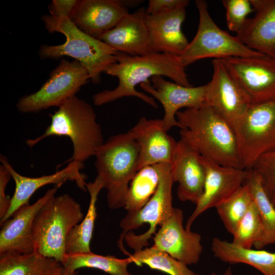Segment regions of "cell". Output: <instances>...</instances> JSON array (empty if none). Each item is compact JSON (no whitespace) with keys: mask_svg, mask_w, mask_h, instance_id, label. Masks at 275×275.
<instances>
[{"mask_svg":"<svg viewBox=\"0 0 275 275\" xmlns=\"http://www.w3.org/2000/svg\"><path fill=\"white\" fill-rule=\"evenodd\" d=\"M117 58V62L109 66L105 73L117 77L118 85L113 90H103L94 95L95 105L101 106L124 97H135L156 108L158 105L152 97L135 89L136 86L150 81L149 78L154 76H167L179 85L191 86L179 56L156 52L131 56L118 52Z\"/></svg>","mask_w":275,"mask_h":275,"instance_id":"obj_1","label":"cell"},{"mask_svg":"<svg viewBox=\"0 0 275 275\" xmlns=\"http://www.w3.org/2000/svg\"><path fill=\"white\" fill-rule=\"evenodd\" d=\"M180 140L201 156L219 164L242 169L235 132L209 105L179 111Z\"/></svg>","mask_w":275,"mask_h":275,"instance_id":"obj_2","label":"cell"},{"mask_svg":"<svg viewBox=\"0 0 275 275\" xmlns=\"http://www.w3.org/2000/svg\"><path fill=\"white\" fill-rule=\"evenodd\" d=\"M42 20L49 33H60L66 41L59 45H42L39 50L41 59L71 57L86 69L90 80L95 84L100 82L101 74L117 62L118 51L80 30L69 18L44 15Z\"/></svg>","mask_w":275,"mask_h":275,"instance_id":"obj_3","label":"cell"},{"mask_svg":"<svg viewBox=\"0 0 275 275\" xmlns=\"http://www.w3.org/2000/svg\"><path fill=\"white\" fill-rule=\"evenodd\" d=\"M50 117V124L44 133L27 140V146L32 148L49 136H66L70 139L73 148V155L68 161L84 163L94 156L97 148L104 142L92 106L76 95L66 100Z\"/></svg>","mask_w":275,"mask_h":275,"instance_id":"obj_4","label":"cell"},{"mask_svg":"<svg viewBox=\"0 0 275 275\" xmlns=\"http://www.w3.org/2000/svg\"><path fill=\"white\" fill-rule=\"evenodd\" d=\"M140 146L129 131L109 137L96 150L95 167L107 190L108 206L124 207L129 184L139 170Z\"/></svg>","mask_w":275,"mask_h":275,"instance_id":"obj_5","label":"cell"},{"mask_svg":"<svg viewBox=\"0 0 275 275\" xmlns=\"http://www.w3.org/2000/svg\"><path fill=\"white\" fill-rule=\"evenodd\" d=\"M84 215L79 203L66 194L49 199L37 212L32 227L35 251L63 261L68 236Z\"/></svg>","mask_w":275,"mask_h":275,"instance_id":"obj_6","label":"cell"},{"mask_svg":"<svg viewBox=\"0 0 275 275\" xmlns=\"http://www.w3.org/2000/svg\"><path fill=\"white\" fill-rule=\"evenodd\" d=\"M174 182L171 166L162 174L157 188L149 201L141 209L128 212L122 219L120 226L122 232L117 243L125 255L130 254L124 248V240L134 251L143 249L156 233L157 226L170 216L174 208L172 195Z\"/></svg>","mask_w":275,"mask_h":275,"instance_id":"obj_7","label":"cell"},{"mask_svg":"<svg viewBox=\"0 0 275 275\" xmlns=\"http://www.w3.org/2000/svg\"><path fill=\"white\" fill-rule=\"evenodd\" d=\"M195 4L199 18L197 32L179 56L185 68L206 58L224 59L229 57H255L261 54L249 48L236 36H231L219 28L210 16L206 1L196 0Z\"/></svg>","mask_w":275,"mask_h":275,"instance_id":"obj_8","label":"cell"},{"mask_svg":"<svg viewBox=\"0 0 275 275\" xmlns=\"http://www.w3.org/2000/svg\"><path fill=\"white\" fill-rule=\"evenodd\" d=\"M242 167L253 169L275 147V98L251 104L234 128Z\"/></svg>","mask_w":275,"mask_h":275,"instance_id":"obj_9","label":"cell"},{"mask_svg":"<svg viewBox=\"0 0 275 275\" xmlns=\"http://www.w3.org/2000/svg\"><path fill=\"white\" fill-rule=\"evenodd\" d=\"M89 80L87 71L79 62L62 59L38 91L19 99L17 109L22 113H30L59 107L66 100L76 95Z\"/></svg>","mask_w":275,"mask_h":275,"instance_id":"obj_10","label":"cell"},{"mask_svg":"<svg viewBox=\"0 0 275 275\" xmlns=\"http://www.w3.org/2000/svg\"><path fill=\"white\" fill-rule=\"evenodd\" d=\"M213 74L206 84V104L233 129L244 115L251 100L223 59L212 61Z\"/></svg>","mask_w":275,"mask_h":275,"instance_id":"obj_11","label":"cell"},{"mask_svg":"<svg viewBox=\"0 0 275 275\" xmlns=\"http://www.w3.org/2000/svg\"><path fill=\"white\" fill-rule=\"evenodd\" d=\"M223 60L252 104L275 98V58L261 53Z\"/></svg>","mask_w":275,"mask_h":275,"instance_id":"obj_12","label":"cell"},{"mask_svg":"<svg viewBox=\"0 0 275 275\" xmlns=\"http://www.w3.org/2000/svg\"><path fill=\"white\" fill-rule=\"evenodd\" d=\"M200 160L205 169L204 188L187 221V230H191L193 223L202 213L231 197L243 184L249 174V170L222 166L201 155Z\"/></svg>","mask_w":275,"mask_h":275,"instance_id":"obj_13","label":"cell"},{"mask_svg":"<svg viewBox=\"0 0 275 275\" xmlns=\"http://www.w3.org/2000/svg\"><path fill=\"white\" fill-rule=\"evenodd\" d=\"M0 161L9 171L15 184L14 194L11 198L9 209L1 221V225L10 218L21 207L29 204L33 195L44 186L54 184L59 187L66 181H70L74 182L81 190H87L86 180L87 177L81 172L84 167L83 163L70 161L64 168L57 170L53 174L38 177H29L18 173L4 155L1 154Z\"/></svg>","mask_w":275,"mask_h":275,"instance_id":"obj_14","label":"cell"},{"mask_svg":"<svg viewBox=\"0 0 275 275\" xmlns=\"http://www.w3.org/2000/svg\"><path fill=\"white\" fill-rule=\"evenodd\" d=\"M140 87L162 104L164 109L162 120L167 131L173 127L181 128L176 118L180 109L199 108L206 104V84L185 87L156 75Z\"/></svg>","mask_w":275,"mask_h":275,"instance_id":"obj_15","label":"cell"},{"mask_svg":"<svg viewBox=\"0 0 275 275\" xmlns=\"http://www.w3.org/2000/svg\"><path fill=\"white\" fill-rule=\"evenodd\" d=\"M183 213L174 208L153 237L152 246L166 252L186 265L197 263L203 251L201 235L183 227Z\"/></svg>","mask_w":275,"mask_h":275,"instance_id":"obj_16","label":"cell"},{"mask_svg":"<svg viewBox=\"0 0 275 275\" xmlns=\"http://www.w3.org/2000/svg\"><path fill=\"white\" fill-rule=\"evenodd\" d=\"M59 187L49 189L32 204L21 207L3 223L0 231V257L33 253L35 247L32 227L36 215L51 198L56 195Z\"/></svg>","mask_w":275,"mask_h":275,"instance_id":"obj_17","label":"cell"},{"mask_svg":"<svg viewBox=\"0 0 275 275\" xmlns=\"http://www.w3.org/2000/svg\"><path fill=\"white\" fill-rule=\"evenodd\" d=\"M129 131L140 146L139 170L157 163L172 164L178 141L168 133L162 119L141 117Z\"/></svg>","mask_w":275,"mask_h":275,"instance_id":"obj_18","label":"cell"},{"mask_svg":"<svg viewBox=\"0 0 275 275\" xmlns=\"http://www.w3.org/2000/svg\"><path fill=\"white\" fill-rule=\"evenodd\" d=\"M185 18V8L159 14L146 13L145 23L153 52L182 54L189 43L181 29Z\"/></svg>","mask_w":275,"mask_h":275,"instance_id":"obj_19","label":"cell"},{"mask_svg":"<svg viewBox=\"0 0 275 275\" xmlns=\"http://www.w3.org/2000/svg\"><path fill=\"white\" fill-rule=\"evenodd\" d=\"M129 13L122 1L79 0L72 21L80 30L100 40Z\"/></svg>","mask_w":275,"mask_h":275,"instance_id":"obj_20","label":"cell"},{"mask_svg":"<svg viewBox=\"0 0 275 275\" xmlns=\"http://www.w3.org/2000/svg\"><path fill=\"white\" fill-rule=\"evenodd\" d=\"M255 11L236 37L259 53L275 58V0H250Z\"/></svg>","mask_w":275,"mask_h":275,"instance_id":"obj_21","label":"cell"},{"mask_svg":"<svg viewBox=\"0 0 275 275\" xmlns=\"http://www.w3.org/2000/svg\"><path fill=\"white\" fill-rule=\"evenodd\" d=\"M171 173L174 182L178 183L177 197L179 200L196 204L203 193L205 169L200 155L181 140L178 141L171 164Z\"/></svg>","mask_w":275,"mask_h":275,"instance_id":"obj_22","label":"cell"},{"mask_svg":"<svg viewBox=\"0 0 275 275\" xmlns=\"http://www.w3.org/2000/svg\"><path fill=\"white\" fill-rule=\"evenodd\" d=\"M146 9L141 7L129 13L100 40L119 52L139 56L153 52L145 23Z\"/></svg>","mask_w":275,"mask_h":275,"instance_id":"obj_23","label":"cell"},{"mask_svg":"<svg viewBox=\"0 0 275 275\" xmlns=\"http://www.w3.org/2000/svg\"><path fill=\"white\" fill-rule=\"evenodd\" d=\"M211 248L214 256L224 262L246 264L263 275H275V252L246 249L218 237L212 239Z\"/></svg>","mask_w":275,"mask_h":275,"instance_id":"obj_24","label":"cell"},{"mask_svg":"<svg viewBox=\"0 0 275 275\" xmlns=\"http://www.w3.org/2000/svg\"><path fill=\"white\" fill-rule=\"evenodd\" d=\"M86 188L90 195L88 209L83 219L73 227L68 236L66 254L92 252L90 244L97 215L96 203L100 191L104 188L103 181L97 175L93 182L87 183Z\"/></svg>","mask_w":275,"mask_h":275,"instance_id":"obj_25","label":"cell"},{"mask_svg":"<svg viewBox=\"0 0 275 275\" xmlns=\"http://www.w3.org/2000/svg\"><path fill=\"white\" fill-rule=\"evenodd\" d=\"M171 166L160 163L139 169L129 184L124 208L128 212L141 209L154 194L162 174Z\"/></svg>","mask_w":275,"mask_h":275,"instance_id":"obj_26","label":"cell"},{"mask_svg":"<svg viewBox=\"0 0 275 275\" xmlns=\"http://www.w3.org/2000/svg\"><path fill=\"white\" fill-rule=\"evenodd\" d=\"M62 267L55 259L36 251L0 257V275H56Z\"/></svg>","mask_w":275,"mask_h":275,"instance_id":"obj_27","label":"cell"},{"mask_svg":"<svg viewBox=\"0 0 275 275\" xmlns=\"http://www.w3.org/2000/svg\"><path fill=\"white\" fill-rule=\"evenodd\" d=\"M243 184H246L257 207L262 226V233L254 244L256 249L275 244V207L266 192L260 176L254 170H249Z\"/></svg>","mask_w":275,"mask_h":275,"instance_id":"obj_28","label":"cell"},{"mask_svg":"<svg viewBox=\"0 0 275 275\" xmlns=\"http://www.w3.org/2000/svg\"><path fill=\"white\" fill-rule=\"evenodd\" d=\"M66 270H76L88 267L101 270L111 275H132L128 270L129 259H120L114 256H103L92 252L66 254L61 263Z\"/></svg>","mask_w":275,"mask_h":275,"instance_id":"obj_29","label":"cell"},{"mask_svg":"<svg viewBox=\"0 0 275 275\" xmlns=\"http://www.w3.org/2000/svg\"><path fill=\"white\" fill-rule=\"evenodd\" d=\"M128 258L130 263L138 266L145 264L169 275H197L182 262L152 246L134 251Z\"/></svg>","mask_w":275,"mask_h":275,"instance_id":"obj_30","label":"cell"},{"mask_svg":"<svg viewBox=\"0 0 275 275\" xmlns=\"http://www.w3.org/2000/svg\"><path fill=\"white\" fill-rule=\"evenodd\" d=\"M254 200L248 186L243 184L227 200L217 206V212L227 231L233 235L238 223Z\"/></svg>","mask_w":275,"mask_h":275,"instance_id":"obj_31","label":"cell"},{"mask_svg":"<svg viewBox=\"0 0 275 275\" xmlns=\"http://www.w3.org/2000/svg\"><path fill=\"white\" fill-rule=\"evenodd\" d=\"M262 233V226L254 201L233 234L232 242L241 247L251 249L259 240Z\"/></svg>","mask_w":275,"mask_h":275,"instance_id":"obj_32","label":"cell"},{"mask_svg":"<svg viewBox=\"0 0 275 275\" xmlns=\"http://www.w3.org/2000/svg\"><path fill=\"white\" fill-rule=\"evenodd\" d=\"M227 26L237 33L242 28L249 14L254 11L250 0H223Z\"/></svg>","mask_w":275,"mask_h":275,"instance_id":"obj_33","label":"cell"},{"mask_svg":"<svg viewBox=\"0 0 275 275\" xmlns=\"http://www.w3.org/2000/svg\"><path fill=\"white\" fill-rule=\"evenodd\" d=\"M252 169L260 176L270 198L275 193V147L260 156Z\"/></svg>","mask_w":275,"mask_h":275,"instance_id":"obj_34","label":"cell"},{"mask_svg":"<svg viewBox=\"0 0 275 275\" xmlns=\"http://www.w3.org/2000/svg\"><path fill=\"white\" fill-rule=\"evenodd\" d=\"M188 0H150L146 9L149 15H155L170 12L188 5Z\"/></svg>","mask_w":275,"mask_h":275,"instance_id":"obj_35","label":"cell"},{"mask_svg":"<svg viewBox=\"0 0 275 275\" xmlns=\"http://www.w3.org/2000/svg\"><path fill=\"white\" fill-rule=\"evenodd\" d=\"M79 0H53L48 8L50 15L55 17H67L72 20Z\"/></svg>","mask_w":275,"mask_h":275,"instance_id":"obj_36","label":"cell"},{"mask_svg":"<svg viewBox=\"0 0 275 275\" xmlns=\"http://www.w3.org/2000/svg\"><path fill=\"white\" fill-rule=\"evenodd\" d=\"M12 178L7 168L2 163L0 165V221L2 220L8 212L11 198L6 195L7 184Z\"/></svg>","mask_w":275,"mask_h":275,"instance_id":"obj_37","label":"cell"},{"mask_svg":"<svg viewBox=\"0 0 275 275\" xmlns=\"http://www.w3.org/2000/svg\"><path fill=\"white\" fill-rule=\"evenodd\" d=\"M56 275H77V273L76 271L67 270L62 267Z\"/></svg>","mask_w":275,"mask_h":275,"instance_id":"obj_38","label":"cell"},{"mask_svg":"<svg viewBox=\"0 0 275 275\" xmlns=\"http://www.w3.org/2000/svg\"><path fill=\"white\" fill-rule=\"evenodd\" d=\"M197 275H204L202 274H198ZM210 275H233L232 268L230 267L227 268L226 270L222 273H217L215 272H212Z\"/></svg>","mask_w":275,"mask_h":275,"instance_id":"obj_39","label":"cell"},{"mask_svg":"<svg viewBox=\"0 0 275 275\" xmlns=\"http://www.w3.org/2000/svg\"><path fill=\"white\" fill-rule=\"evenodd\" d=\"M270 200L275 207V193L270 197Z\"/></svg>","mask_w":275,"mask_h":275,"instance_id":"obj_40","label":"cell"}]
</instances>
